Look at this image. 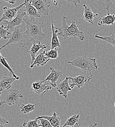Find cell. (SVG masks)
Here are the masks:
<instances>
[{
    "label": "cell",
    "instance_id": "cell-19",
    "mask_svg": "<svg viewBox=\"0 0 115 127\" xmlns=\"http://www.w3.org/2000/svg\"><path fill=\"white\" fill-rule=\"evenodd\" d=\"M47 48V46L45 45L42 44L41 42H39L38 43H35V42H33V45L30 48V55L32 58V60L31 61V63L32 64L33 61H34L36 55L38 53V51L40 49H46Z\"/></svg>",
    "mask_w": 115,
    "mask_h": 127
},
{
    "label": "cell",
    "instance_id": "cell-38",
    "mask_svg": "<svg viewBox=\"0 0 115 127\" xmlns=\"http://www.w3.org/2000/svg\"></svg>",
    "mask_w": 115,
    "mask_h": 127
},
{
    "label": "cell",
    "instance_id": "cell-12",
    "mask_svg": "<svg viewBox=\"0 0 115 127\" xmlns=\"http://www.w3.org/2000/svg\"><path fill=\"white\" fill-rule=\"evenodd\" d=\"M69 80L68 77H66V78L63 81L57 84L56 87V90L58 92L59 94L62 95L65 98H67L68 92L72 90L69 84Z\"/></svg>",
    "mask_w": 115,
    "mask_h": 127
},
{
    "label": "cell",
    "instance_id": "cell-34",
    "mask_svg": "<svg viewBox=\"0 0 115 127\" xmlns=\"http://www.w3.org/2000/svg\"><path fill=\"white\" fill-rule=\"evenodd\" d=\"M3 1H6V2H8V3H9L10 4H14L15 3L16 0H3Z\"/></svg>",
    "mask_w": 115,
    "mask_h": 127
},
{
    "label": "cell",
    "instance_id": "cell-6",
    "mask_svg": "<svg viewBox=\"0 0 115 127\" xmlns=\"http://www.w3.org/2000/svg\"><path fill=\"white\" fill-rule=\"evenodd\" d=\"M93 75L91 71H82L77 76L75 77H68L69 79L72 81L70 86L72 89H73L75 87L80 89L85 85L88 84L90 81L93 78Z\"/></svg>",
    "mask_w": 115,
    "mask_h": 127
},
{
    "label": "cell",
    "instance_id": "cell-18",
    "mask_svg": "<svg viewBox=\"0 0 115 127\" xmlns=\"http://www.w3.org/2000/svg\"><path fill=\"white\" fill-rule=\"evenodd\" d=\"M52 30V38L51 42V49H53L56 48H59L61 46L58 38V33L59 32V28L54 27L53 23L51 24Z\"/></svg>",
    "mask_w": 115,
    "mask_h": 127
},
{
    "label": "cell",
    "instance_id": "cell-30",
    "mask_svg": "<svg viewBox=\"0 0 115 127\" xmlns=\"http://www.w3.org/2000/svg\"><path fill=\"white\" fill-rule=\"evenodd\" d=\"M9 122L7 120L0 116V127H3V125L5 124H8Z\"/></svg>",
    "mask_w": 115,
    "mask_h": 127
},
{
    "label": "cell",
    "instance_id": "cell-26",
    "mask_svg": "<svg viewBox=\"0 0 115 127\" xmlns=\"http://www.w3.org/2000/svg\"><path fill=\"white\" fill-rule=\"evenodd\" d=\"M46 55L49 59H55L58 57V49L56 48L53 49H50L48 52H46Z\"/></svg>",
    "mask_w": 115,
    "mask_h": 127
},
{
    "label": "cell",
    "instance_id": "cell-28",
    "mask_svg": "<svg viewBox=\"0 0 115 127\" xmlns=\"http://www.w3.org/2000/svg\"><path fill=\"white\" fill-rule=\"evenodd\" d=\"M38 120L41 122V124H40L41 127H53L51 125V124L49 121V120H48L46 119L41 118H39Z\"/></svg>",
    "mask_w": 115,
    "mask_h": 127
},
{
    "label": "cell",
    "instance_id": "cell-14",
    "mask_svg": "<svg viewBox=\"0 0 115 127\" xmlns=\"http://www.w3.org/2000/svg\"><path fill=\"white\" fill-rule=\"evenodd\" d=\"M25 8L24 10L26 15L29 16L30 18H40L41 15L39 14L37 10L31 4V2L29 0H25Z\"/></svg>",
    "mask_w": 115,
    "mask_h": 127
},
{
    "label": "cell",
    "instance_id": "cell-1",
    "mask_svg": "<svg viewBox=\"0 0 115 127\" xmlns=\"http://www.w3.org/2000/svg\"><path fill=\"white\" fill-rule=\"evenodd\" d=\"M24 22L26 24V31L24 40L21 43L23 48H30L33 42L38 43L41 42L45 38H49L42 32V28L44 27L43 23L39 22L34 18H24Z\"/></svg>",
    "mask_w": 115,
    "mask_h": 127
},
{
    "label": "cell",
    "instance_id": "cell-33",
    "mask_svg": "<svg viewBox=\"0 0 115 127\" xmlns=\"http://www.w3.org/2000/svg\"><path fill=\"white\" fill-rule=\"evenodd\" d=\"M59 0H49V1L50 2H51L52 3V4L54 6H56L58 4Z\"/></svg>",
    "mask_w": 115,
    "mask_h": 127
},
{
    "label": "cell",
    "instance_id": "cell-7",
    "mask_svg": "<svg viewBox=\"0 0 115 127\" xmlns=\"http://www.w3.org/2000/svg\"><path fill=\"white\" fill-rule=\"evenodd\" d=\"M40 15L49 16L50 2L49 0H29Z\"/></svg>",
    "mask_w": 115,
    "mask_h": 127
},
{
    "label": "cell",
    "instance_id": "cell-10",
    "mask_svg": "<svg viewBox=\"0 0 115 127\" xmlns=\"http://www.w3.org/2000/svg\"><path fill=\"white\" fill-rule=\"evenodd\" d=\"M50 69V73L46 77V78L43 81H42L43 83L48 81L50 84V86L53 88H55L57 86L56 82L57 80L62 76V72L58 70L55 69L52 67H49Z\"/></svg>",
    "mask_w": 115,
    "mask_h": 127
},
{
    "label": "cell",
    "instance_id": "cell-9",
    "mask_svg": "<svg viewBox=\"0 0 115 127\" xmlns=\"http://www.w3.org/2000/svg\"><path fill=\"white\" fill-rule=\"evenodd\" d=\"M25 2L21 5L13 8H9L7 7H3V12L1 17L0 19V23L3 21H12L16 16L17 13L18 11L25 5Z\"/></svg>",
    "mask_w": 115,
    "mask_h": 127
},
{
    "label": "cell",
    "instance_id": "cell-31",
    "mask_svg": "<svg viewBox=\"0 0 115 127\" xmlns=\"http://www.w3.org/2000/svg\"><path fill=\"white\" fill-rule=\"evenodd\" d=\"M69 2H72L73 3H74L75 5V6H77L78 4L80 2V0H65Z\"/></svg>",
    "mask_w": 115,
    "mask_h": 127
},
{
    "label": "cell",
    "instance_id": "cell-3",
    "mask_svg": "<svg viewBox=\"0 0 115 127\" xmlns=\"http://www.w3.org/2000/svg\"><path fill=\"white\" fill-rule=\"evenodd\" d=\"M68 64L72 66L80 68L82 71L96 70L98 68V65L96 63V58H91L83 56L78 57L71 61H68Z\"/></svg>",
    "mask_w": 115,
    "mask_h": 127
},
{
    "label": "cell",
    "instance_id": "cell-35",
    "mask_svg": "<svg viewBox=\"0 0 115 127\" xmlns=\"http://www.w3.org/2000/svg\"><path fill=\"white\" fill-rule=\"evenodd\" d=\"M1 57H2V56H1V54H0V59Z\"/></svg>",
    "mask_w": 115,
    "mask_h": 127
},
{
    "label": "cell",
    "instance_id": "cell-21",
    "mask_svg": "<svg viewBox=\"0 0 115 127\" xmlns=\"http://www.w3.org/2000/svg\"><path fill=\"white\" fill-rule=\"evenodd\" d=\"M80 114H74L73 116L69 117L66 121V122L61 127H65L69 126L71 127H75L76 124L77 123L80 118Z\"/></svg>",
    "mask_w": 115,
    "mask_h": 127
},
{
    "label": "cell",
    "instance_id": "cell-16",
    "mask_svg": "<svg viewBox=\"0 0 115 127\" xmlns=\"http://www.w3.org/2000/svg\"><path fill=\"white\" fill-rule=\"evenodd\" d=\"M16 80V78L13 76H3L0 81V95L2 92L9 90L11 88L12 83Z\"/></svg>",
    "mask_w": 115,
    "mask_h": 127
},
{
    "label": "cell",
    "instance_id": "cell-36",
    "mask_svg": "<svg viewBox=\"0 0 115 127\" xmlns=\"http://www.w3.org/2000/svg\"><path fill=\"white\" fill-rule=\"evenodd\" d=\"M114 106H115V104H114Z\"/></svg>",
    "mask_w": 115,
    "mask_h": 127
},
{
    "label": "cell",
    "instance_id": "cell-17",
    "mask_svg": "<svg viewBox=\"0 0 115 127\" xmlns=\"http://www.w3.org/2000/svg\"><path fill=\"white\" fill-rule=\"evenodd\" d=\"M43 118L45 119H47L49 120L51 125L53 127H61V121L62 120V118L58 117L56 113V112H53V114L52 116H47V115H44V116H38L35 119L38 120L39 118Z\"/></svg>",
    "mask_w": 115,
    "mask_h": 127
},
{
    "label": "cell",
    "instance_id": "cell-24",
    "mask_svg": "<svg viewBox=\"0 0 115 127\" xmlns=\"http://www.w3.org/2000/svg\"><path fill=\"white\" fill-rule=\"evenodd\" d=\"M0 63L2 64L5 67H6L8 69V70H9L10 74H12V76L14 77V78H15L16 79H20V77L17 76L15 74L13 70L12 69V68H11V67L10 66V65L7 63V62L6 61V58H4V57L2 56V57L0 59Z\"/></svg>",
    "mask_w": 115,
    "mask_h": 127
},
{
    "label": "cell",
    "instance_id": "cell-22",
    "mask_svg": "<svg viewBox=\"0 0 115 127\" xmlns=\"http://www.w3.org/2000/svg\"><path fill=\"white\" fill-rule=\"evenodd\" d=\"M95 37L99 39L103 40L111 44L113 46L115 47V34H113L110 36L107 37H102L99 35V34H97L95 35Z\"/></svg>",
    "mask_w": 115,
    "mask_h": 127
},
{
    "label": "cell",
    "instance_id": "cell-25",
    "mask_svg": "<svg viewBox=\"0 0 115 127\" xmlns=\"http://www.w3.org/2000/svg\"><path fill=\"white\" fill-rule=\"evenodd\" d=\"M10 32H8V30H7L5 27H4L3 25H2L0 26V39L1 38L4 40H6L7 39H9V36L7 35L10 34Z\"/></svg>",
    "mask_w": 115,
    "mask_h": 127
},
{
    "label": "cell",
    "instance_id": "cell-5",
    "mask_svg": "<svg viewBox=\"0 0 115 127\" xmlns=\"http://www.w3.org/2000/svg\"><path fill=\"white\" fill-rule=\"evenodd\" d=\"M23 97L24 96L18 90H11L3 94L1 99H0V105L4 104L10 106L18 105L20 99Z\"/></svg>",
    "mask_w": 115,
    "mask_h": 127
},
{
    "label": "cell",
    "instance_id": "cell-27",
    "mask_svg": "<svg viewBox=\"0 0 115 127\" xmlns=\"http://www.w3.org/2000/svg\"><path fill=\"white\" fill-rule=\"evenodd\" d=\"M38 120H30L28 122L25 121L23 123V127H41L40 125L38 124Z\"/></svg>",
    "mask_w": 115,
    "mask_h": 127
},
{
    "label": "cell",
    "instance_id": "cell-11",
    "mask_svg": "<svg viewBox=\"0 0 115 127\" xmlns=\"http://www.w3.org/2000/svg\"><path fill=\"white\" fill-rule=\"evenodd\" d=\"M51 86H48L44 84L42 81H37L33 82L31 86V90L36 94L40 95L42 93L43 94L51 89Z\"/></svg>",
    "mask_w": 115,
    "mask_h": 127
},
{
    "label": "cell",
    "instance_id": "cell-32",
    "mask_svg": "<svg viewBox=\"0 0 115 127\" xmlns=\"http://www.w3.org/2000/svg\"><path fill=\"white\" fill-rule=\"evenodd\" d=\"M97 123H94L93 124H91V125H90L89 126H88V127H97ZM75 127H82V126H80L78 123H77L76 124V125H75Z\"/></svg>",
    "mask_w": 115,
    "mask_h": 127
},
{
    "label": "cell",
    "instance_id": "cell-29",
    "mask_svg": "<svg viewBox=\"0 0 115 127\" xmlns=\"http://www.w3.org/2000/svg\"><path fill=\"white\" fill-rule=\"evenodd\" d=\"M104 0L106 4V9L107 11V14H110L109 12V8L110 6L112 5L113 2L115 1V0Z\"/></svg>",
    "mask_w": 115,
    "mask_h": 127
},
{
    "label": "cell",
    "instance_id": "cell-8",
    "mask_svg": "<svg viewBox=\"0 0 115 127\" xmlns=\"http://www.w3.org/2000/svg\"><path fill=\"white\" fill-rule=\"evenodd\" d=\"M25 15H26V12L24 9H23V7H22L18 11L16 16L12 21H3L2 22H3L7 25V26L5 27V28L7 30L13 31L15 27L20 26L24 23V17Z\"/></svg>",
    "mask_w": 115,
    "mask_h": 127
},
{
    "label": "cell",
    "instance_id": "cell-2",
    "mask_svg": "<svg viewBox=\"0 0 115 127\" xmlns=\"http://www.w3.org/2000/svg\"><path fill=\"white\" fill-rule=\"evenodd\" d=\"M69 21L70 20L66 16L63 17L62 27L61 29L59 28L58 35H61L64 39H67L70 36H72L78 38L81 41H84L85 39L84 33L79 30L77 24L74 21H70L71 25L68 26Z\"/></svg>",
    "mask_w": 115,
    "mask_h": 127
},
{
    "label": "cell",
    "instance_id": "cell-23",
    "mask_svg": "<svg viewBox=\"0 0 115 127\" xmlns=\"http://www.w3.org/2000/svg\"><path fill=\"white\" fill-rule=\"evenodd\" d=\"M37 104H28L27 105L22 104L20 107L21 111L24 114H28L35 110V106Z\"/></svg>",
    "mask_w": 115,
    "mask_h": 127
},
{
    "label": "cell",
    "instance_id": "cell-4",
    "mask_svg": "<svg viewBox=\"0 0 115 127\" xmlns=\"http://www.w3.org/2000/svg\"><path fill=\"white\" fill-rule=\"evenodd\" d=\"M26 31V24H22V25L17 26L14 28L13 32L9 34V38L8 42L4 45H2L0 48V50L6 47L7 46L15 43H21L24 38V32Z\"/></svg>",
    "mask_w": 115,
    "mask_h": 127
},
{
    "label": "cell",
    "instance_id": "cell-15",
    "mask_svg": "<svg viewBox=\"0 0 115 127\" xmlns=\"http://www.w3.org/2000/svg\"><path fill=\"white\" fill-rule=\"evenodd\" d=\"M50 59L46 56V51H43V52L40 53L36 57L33 63L30 65V68H33V67L36 65L37 66H44L47 63Z\"/></svg>",
    "mask_w": 115,
    "mask_h": 127
},
{
    "label": "cell",
    "instance_id": "cell-37",
    "mask_svg": "<svg viewBox=\"0 0 115 127\" xmlns=\"http://www.w3.org/2000/svg\"><path fill=\"white\" fill-rule=\"evenodd\" d=\"M3 127H5V126H4Z\"/></svg>",
    "mask_w": 115,
    "mask_h": 127
},
{
    "label": "cell",
    "instance_id": "cell-13",
    "mask_svg": "<svg viewBox=\"0 0 115 127\" xmlns=\"http://www.w3.org/2000/svg\"><path fill=\"white\" fill-rule=\"evenodd\" d=\"M82 6L84 7V12L83 15V21L89 22L90 24L94 25V18L98 17V14L94 13L91 8L87 6L85 3H81Z\"/></svg>",
    "mask_w": 115,
    "mask_h": 127
},
{
    "label": "cell",
    "instance_id": "cell-20",
    "mask_svg": "<svg viewBox=\"0 0 115 127\" xmlns=\"http://www.w3.org/2000/svg\"><path fill=\"white\" fill-rule=\"evenodd\" d=\"M115 22V15L107 14L106 16H101L99 19L98 25L100 27L104 25H114Z\"/></svg>",
    "mask_w": 115,
    "mask_h": 127
}]
</instances>
